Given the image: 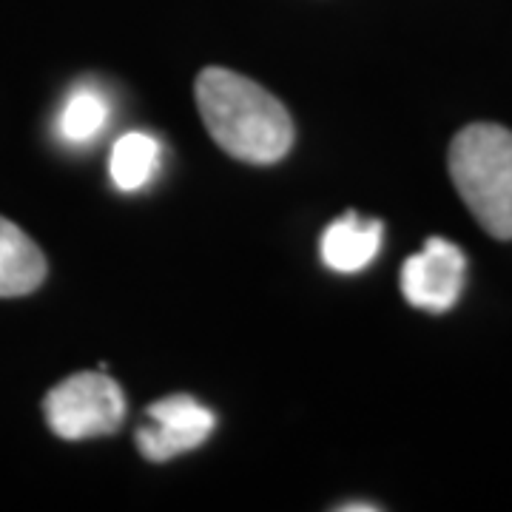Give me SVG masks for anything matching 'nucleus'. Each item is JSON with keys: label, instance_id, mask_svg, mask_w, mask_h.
<instances>
[{"label": "nucleus", "instance_id": "f257e3e1", "mask_svg": "<svg viewBox=\"0 0 512 512\" xmlns=\"http://www.w3.org/2000/svg\"><path fill=\"white\" fill-rule=\"evenodd\" d=\"M194 94L211 140L234 160L271 165L291 151V114L254 80L222 66H208L197 77Z\"/></svg>", "mask_w": 512, "mask_h": 512}, {"label": "nucleus", "instance_id": "f03ea898", "mask_svg": "<svg viewBox=\"0 0 512 512\" xmlns=\"http://www.w3.org/2000/svg\"><path fill=\"white\" fill-rule=\"evenodd\" d=\"M447 165L478 225L490 237L512 239V131L493 123L461 128Z\"/></svg>", "mask_w": 512, "mask_h": 512}, {"label": "nucleus", "instance_id": "7ed1b4c3", "mask_svg": "<svg viewBox=\"0 0 512 512\" xmlns=\"http://www.w3.org/2000/svg\"><path fill=\"white\" fill-rule=\"evenodd\" d=\"M43 416L57 439L111 436L126 419V396L106 373H77L46 393Z\"/></svg>", "mask_w": 512, "mask_h": 512}, {"label": "nucleus", "instance_id": "20e7f679", "mask_svg": "<svg viewBox=\"0 0 512 512\" xmlns=\"http://www.w3.org/2000/svg\"><path fill=\"white\" fill-rule=\"evenodd\" d=\"M467 256L447 239H427L419 254L402 265L404 299L427 313L450 311L464 291Z\"/></svg>", "mask_w": 512, "mask_h": 512}, {"label": "nucleus", "instance_id": "39448f33", "mask_svg": "<svg viewBox=\"0 0 512 512\" xmlns=\"http://www.w3.org/2000/svg\"><path fill=\"white\" fill-rule=\"evenodd\" d=\"M148 427L137 430V447L148 461H171L211 439L217 416L194 396H168L148 407Z\"/></svg>", "mask_w": 512, "mask_h": 512}, {"label": "nucleus", "instance_id": "423d86ee", "mask_svg": "<svg viewBox=\"0 0 512 512\" xmlns=\"http://www.w3.org/2000/svg\"><path fill=\"white\" fill-rule=\"evenodd\" d=\"M384 225L379 220H362L348 211L342 220L330 222L322 234V262L336 274H359L379 256Z\"/></svg>", "mask_w": 512, "mask_h": 512}, {"label": "nucleus", "instance_id": "0eeeda50", "mask_svg": "<svg viewBox=\"0 0 512 512\" xmlns=\"http://www.w3.org/2000/svg\"><path fill=\"white\" fill-rule=\"evenodd\" d=\"M46 279V256L15 222L0 217V299L26 296Z\"/></svg>", "mask_w": 512, "mask_h": 512}, {"label": "nucleus", "instance_id": "6e6552de", "mask_svg": "<svg viewBox=\"0 0 512 512\" xmlns=\"http://www.w3.org/2000/svg\"><path fill=\"white\" fill-rule=\"evenodd\" d=\"M163 160V146L143 131H131L120 137L109 157V174L120 191H140L146 188Z\"/></svg>", "mask_w": 512, "mask_h": 512}, {"label": "nucleus", "instance_id": "1a4fd4ad", "mask_svg": "<svg viewBox=\"0 0 512 512\" xmlns=\"http://www.w3.org/2000/svg\"><path fill=\"white\" fill-rule=\"evenodd\" d=\"M109 123V103L106 97L94 89H77L69 94L63 103L60 117H57V134L63 143L83 146L92 143L94 137Z\"/></svg>", "mask_w": 512, "mask_h": 512}, {"label": "nucleus", "instance_id": "9d476101", "mask_svg": "<svg viewBox=\"0 0 512 512\" xmlns=\"http://www.w3.org/2000/svg\"><path fill=\"white\" fill-rule=\"evenodd\" d=\"M339 510H342V512H359V510L376 512V510H379V507H376V504H342Z\"/></svg>", "mask_w": 512, "mask_h": 512}]
</instances>
